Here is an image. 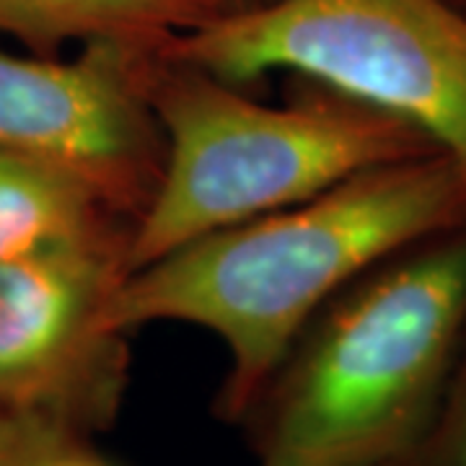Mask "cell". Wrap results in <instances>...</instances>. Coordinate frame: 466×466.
I'll list each match as a JSON object with an SVG mask.
<instances>
[{"label":"cell","mask_w":466,"mask_h":466,"mask_svg":"<svg viewBox=\"0 0 466 466\" xmlns=\"http://www.w3.org/2000/svg\"><path fill=\"white\" fill-rule=\"evenodd\" d=\"M466 223V171L435 150L368 168L317 198L182 244L112 299L125 332L156 321L213 332L228 352L216 410L238 422L303 329L363 269Z\"/></svg>","instance_id":"obj_1"},{"label":"cell","mask_w":466,"mask_h":466,"mask_svg":"<svg viewBox=\"0 0 466 466\" xmlns=\"http://www.w3.org/2000/svg\"><path fill=\"white\" fill-rule=\"evenodd\" d=\"M466 345V223L391 251L303 324L238 422L259 466L412 461Z\"/></svg>","instance_id":"obj_2"},{"label":"cell","mask_w":466,"mask_h":466,"mask_svg":"<svg viewBox=\"0 0 466 466\" xmlns=\"http://www.w3.org/2000/svg\"><path fill=\"white\" fill-rule=\"evenodd\" d=\"M262 104L164 50H150L146 96L164 168L133 223L130 272L200 236L317 198L368 168L435 153L407 119L314 81ZM443 153V150H441Z\"/></svg>","instance_id":"obj_3"},{"label":"cell","mask_w":466,"mask_h":466,"mask_svg":"<svg viewBox=\"0 0 466 466\" xmlns=\"http://www.w3.org/2000/svg\"><path fill=\"white\" fill-rule=\"evenodd\" d=\"M164 50L228 84L290 73L373 104L466 171V11L451 0H254Z\"/></svg>","instance_id":"obj_4"},{"label":"cell","mask_w":466,"mask_h":466,"mask_svg":"<svg viewBox=\"0 0 466 466\" xmlns=\"http://www.w3.org/2000/svg\"><path fill=\"white\" fill-rule=\"evenodd\" d=\"M130 228L0 262V410L94 438L130 383V332L112 321Z\"/></svg>","instance_id":"obj_5"},{"label":"cell","mask_w":466,"mask_h":466,"mask_svg":"<svg viewBox=\"0 0 466 466\" xmlns=\"http://www.w3.org/2000/svg\"><path fill=\"white\" fill-rule=\"evenodd\" d=\"M156 45L88 42L70 60L0 52V148L78 174L135 223L164 168L146 96Z\"/></svg>","instance_id":"obj_6"},{"label":"cell","mask_w":466,"mask_h":466,"mask_svg":"<svg viewBox=\"0 0 466 466\" xmlns=\"http://www.w3.org/2000/svg\"><path fill=\"white\" fill-rule=\"evenodd\" d=\"M231 8L233 0H0V34L57 57L70 42H167Z\"/></svg>","instance_id":"obj_7"},{"label":"cell","mask_w":466,"mask_h":466,"mask_svg":"<svg viewBox=\"0 0 466 466\" xmlns=\"http://www.w3.org/2000/svg\"><path fill=\"white\" fill-rule=\"evenodd\" d=\"M119 228L133 220L78 174L0 148V262Z\"/></svg>","instance_id":"obj_8"},{"label":"cell","mask_w":466,"mask_h":466,"mask_svg":"<svg viewBox=\"0 0 466 466\" xmlns=\"http://www.w3.org/2000/svg\"><path fill=\"white\" fill-rule=\"evenodd\" d=\"M415 466H466V345L451 376L433 428L412 459Z\"/></svg>","instance_id":"obj_9"},{"label":"cell","mask_w":466,"mask_h":466,"mask_svg":"<svg viewBox=\"0 0 466 466\" xmlns=\"http://www.w3.org/2000/svg\"><path fill=\"white\" fill-rule=\"evenodd\" d=\"M66 428L0 410V466H34L52 435Z\"/></svg>","instance_id":"obj_10"},{"label":"cell","mask_w":466,"mask_h":466,"mask_svg":"<svg viewBox=\"0 0 466 466\" xmlns=\"http://www.w3.org/2000/svg\"><path fill=\"white\" fill-rule=\"evenodd\" d=\"M34 466H115L94 449L91 438L73 431H57L42 449Z\"/></svg>","instance_id":"obj_11"},{"label":"cell","mask_w":466,"mask_h":466,"mask_svg":"<svg viewBox=\"0 0 466 466\" xmlns=\"http://www.w3.org/2000/svg\"><path fill=\"white\" fill-rule=\"evenodd\" d=\"M249 3H254V0H233V5L238 8V5H249Z\"/></svg>","instance_id":"obj_12"},{"label":"cell","mask_w":466,"mask_h":466,"mask_svg":"<svg viewBox=\"0 0 466 466\" xmlns=\"http://www.w3.org/2000/svg\"><path fill=\"white\" fill-rule=\"evenodd\" d=\"M451 3H456V5H459L461 11H466V0H451Z\"/></svg>","instance_id":"obj_13"},{"label":"cell","mask_w":466,"mask_h":466,"mask_svg":"<svg viewBox=\"0 0 466 466\" xmlns=\"http://www.w3.org/2000/svg\"><path fill=\"white\" fill-rule=\"evenodd\" d=\"M386 466H415L412 461H400V464H386Z\"/></svg>","instance_id":"obj_14"}]
</instances>
